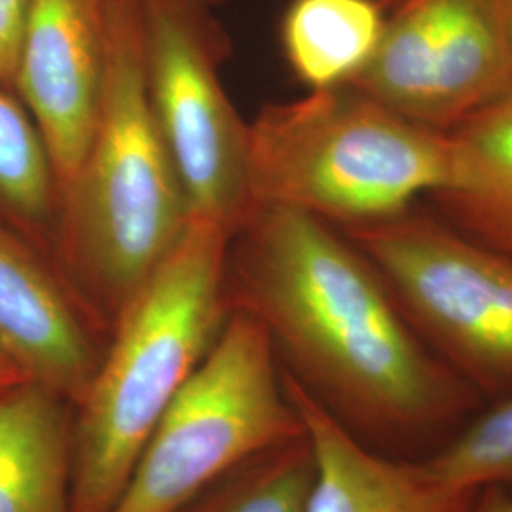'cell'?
<instances>
[{"instance_id": "cell-1", "label": "cell", "mask_w": 512, "mask_h": 512, "mask_svg": "<svg viewBox=\"0 0 512 512\" xmlns=\"http://www.w3.org/2000/svg\"><path fill=\"white\" fill-rule=\"evenodd\" d=\"M224 302L255 317L281 372L374 452L427 461L486 406L353 241L308 213L251 211L228 247Z\"/></svg>"}, {"instance_id": "cell-2", "label": "cell", "mask_w": 512, "mask_h": 512, "mask_svg": "<svg viewBox=\"0 0 512 512\" xmlns=\"http://www.w3.org/2000/svg\"><path fill=\"white\" fill-rule=\"evenodd\" d=\"M190 220L148 99L143 0H107V71L90 147L61 192L52 260L107 342Z\"/></svg>"}, {"instance_id": "cell-3", "label": "cell", "mask_w": 512, "mask_h": 512, "mask_svg": "<svg viewBox=\"0 0 512 512\" xmlns=\"http://www.w3.org/2000/svg\"><path fill=\"white\" fill-rule=\"evenodd\" d=\"M234 234L190 219L110 332L73 416L74 512H109L156 421L215 346Z\"/></svg>"}, {"instance_id": "cell-4", "label": "cell", "mask_w": 512, "mask_h": 512, "mask_svg": "<svg viewBox=\"0 0 512 512\" xmlns=\"http://www.w3.org/2000/svg\"><path fill=\"white\" fill-rule=\"evenodd\" d=\"M452 179L450 135L410 122L349 84L266 105L249 124V196L346 228L406 213Z\"/></svg>"}, {"instance_id": "cell-5", "label": "cell", "mask_w": 512, "mask_h": 512, "mask_svg": "<svg viewBox=\"0 0 512 512\" xmlns=\"http://www.w3.org/2000/svg\"><path fill=\"white\" fill-rule=\"evenodd\" d=\"M306 429L264 327L232 311L165 408L109 512H177L243 459Z\"/></svg>"}, {"instance_id": "cell-6", "label": "cell", "mask_w": 512, "mask_h": 512, "mask_svg": "<svg viewBox=\"0 0 512 512\" xmlns=\"http://www.w3.org/2000/svg\"><path fill=\"white\" fill-rule=\"evenodd\" d=\"M421 340L488 403L512 393V255L406 213L348 228Z\"/></svg>"}, {"instance_id": "cell-7", "label": "cell", "mask_w": 512, "mask_h": 512, "mask_svg": "<svg viewBox=\"0 0 512 512\" xmlns=\"http://www.w3.org/2000/svg\"><path fill=\"white\" fill-rule=\"evenodd\" d=\"M148 99L190 219L236 234L251 215L249 126L220 80V27L205 0H143Z\"/></svg>"}, {"instance_id": "cell-8", "label": "cell", "mask_w": 512, "mask_h": 512, "mask_svg": "<svg viewBox=\"0 0 512 512\" xmlns=\"http://www.w3.org/2000/svg\"><path fill=\"white\" fill-rule=\"evenodd\" d=\"M349 86L448 133L512 90L509 0H404Z\"/></svg>"}, {"instance_id": "cell-9", "label": "cell", "mask_w": 512, "mask_h": 512, "mask_svg": "<svg viewBox=\"0 0 512 512\" xmlns=\"http://www.w3.org/2000/svg\"><path fill=\"white\" fill-rule=\"evenodd\" d=\"M107 71V0H29L14 93L31 114L61 192L90 147Z\"/></svg>"}, {"instance_id": "cell-10", "label": "cell", "mask_w": 512, "mask_h": 512, "mask_svg": "<svg viewBox=\"0 0 512 512\" xmlns=\"http://www.w3.org/2000/svg\"><path fill=\"white\" fill-rule=\"evenodd\" d=\"M105 348L50 255L0 224V355L76 406Z\"/></svg>"}, {"instance_id": "cell-11", "label": "cell", "mask_w": 512, "mask_h": 512, "mask_svg": "<svg viewBox=\"0 0 512 512\" xmlns=\"http://www.w3.org/2000/svg\"><path fill=\"white\" fill-rule=\"evenodd\" d=\"M310 433L317 478L310 512H467L478 490L440 478L427 461L374 452L353 439L281 372Z\"/></svg>"}, {"instance_id": "cell-12", "label": "cell", "mask_w": 512, "mask_h": 512, "mask_svg": "<svg viewBox=\"0 0 512 512\" xmlns=\"http://www.w3.org/2000/svg\"><path fill=\"white\" fill-rule=\"evenodd\" d=\"M73 416L33 382L0 397V512H74Z\"/></svg>"}, {"instance_id": "cell-13", "label": "cell", "mask_w": 512, "mask_h": 512, "mask_svg": "<svg viewBox=\"0 0 512 512\" xmlns=\"http://www.w3.org/2000/svg\"><path fill=\"white\" fill-rule=\"evenodd\" d=\"M448 135L452 179L435 196L463 232L512 255V90Z\"/></svg>"}, {"instance_id": "cell-14", "label": "cell", "mask_w": 512, "mask_h": 512, "mask_svg": "<svg viewBox=\"0 0 512 512\" xmlns=\"http://www.w3.org/2000/svg\"><path fill=\"white\" fill-rule=\"evenodd\" d=\"M385 19L378 0H293L281 21L283 52L311 92L344 86L376 52Z\"/></svg>"}, {"instance_id": "cell-15", "label": "cell", "mask_w": 512, "mask_h": 512, "mask_svg": "<svg viewBox=\"0 0 512 512\" xmlns=\"http://www.w3.org/2000/svg\"><path fill=\"white\" fill-rule=\"evenodd\" d=\"M59 184L31 114L0 82V224L31 239L52 258Z\"/></svg>"}, {"instance_id": "cell-16", "label": "cell", "mask_w": 512, "mask_h": 512, "mask_svg": "<svg viewBox=\"0 0 512 512\" xmlns=\"http://www.w3.org/2000/svg\"><path fill=\"white\" fill-rule=\"evenodd\" d=\"M317 458L308 429L243 459L177 512H310Z\"/></svg>"}, {"instance_id": "cell-17", "label": "cell", "mask_w": 512, "mask_h": 512, "mask_svg": "<svg viewBox=\"0 0 512 512\" xmlns=\"http://www.w3.org/2000/svg\"><path fill=\"white\" fill-rule=\"evenodd\" d=\"M427 465L459 488L512 490V393L486 404Z\"/></svg>"}, {"instance_id": "cell-18", "label": "cell", "mask_w": 512, "mask_h": 512, "mask_svg": "<svg viewBox=\"0 0 512 512\" xmlns=\"http://www.w3.org/2000/svg\"><path fill=\"white\" fill-rule=\"evenodd\" d=\"M27 10L29 0H0V82L12 92Z\"/></svg>"}, {"instance_id": "cell-19", "label": "cell", "mask_w": 512, "mask_h": 512, "mask_svg": "<svg viewBox=\"0 0 512 512\" xmlns=\"http://www.w3.org/2000/svg\"><path fill=\"white\" fill-rule=\"evenodd\" d=\"M467 512H512V490L501 486L480 488Z\"/></svg>"}, {"instance_id": "cell-20", "label": "cell", "mask_w": 512, "mask_h": 512, "mask_svg": "<svg viewBox=\"0 0 512 512\" xmlns=\"http://www.w3.org/2000/svg\"><path fill=\"white\" fill-rule=\"evenodd\" d=\"M27 382L25 376L19 372L16 366L12 365L10 361H6L2 355H0V397L8 391H12L14 387Z\"/></svg>"}, {"instance_id": "cell-21", "label": "cell", "mask_w": 512, "mask_h": 512, "mask_svg": "<svg viewBox=\"0 0 512 512\" xmlns=\"http://www.w3.org/2000/svg\"><path fill=\"white\" fill-rule=\"evenodd\" d=\"M509 40H511V55H512V0H509Z\"/></svg>"}, {"instance_id": "cell-22", "label": "cell", "mask_w": 512, "mask_h": 512, "mask_svg": "<svg viewBox=\"0 0 512 512\" xmlns=\"http://www.w3.org/2000/svg\"><path fill=\"white\" fill-rule=\"evenodd\" d=\"M205 2H207V4H209V0H205Z\"/></svg>"}]
</instances>
